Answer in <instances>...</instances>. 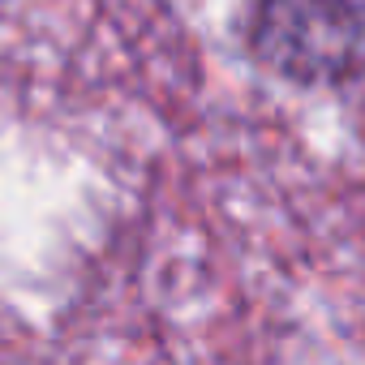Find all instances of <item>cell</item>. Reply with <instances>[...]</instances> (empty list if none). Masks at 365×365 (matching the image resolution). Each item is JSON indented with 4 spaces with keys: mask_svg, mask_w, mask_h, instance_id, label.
Instances as JSON below:
<instances>
[{
    "mask_svg": "<svg viewBox=\"0 0 365 365\" xmlns=\"http://www.w3.org/2000/svg\"><path fill=\"white\" fill-rule=\"evenodd\" d=\"M250 52L297 86H335L365 69V0H258Z\"/></svg>",
    "mask_w": 365,
    "mask_h": 365,
    "instance_id": "1",
    "label": "cell"
}]
</instances>
